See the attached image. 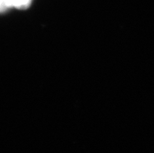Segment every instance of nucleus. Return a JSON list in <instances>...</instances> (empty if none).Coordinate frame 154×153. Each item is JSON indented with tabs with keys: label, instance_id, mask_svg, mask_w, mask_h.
<instances>
[{
	"label": "nucleus",
	"instance_id": "obj_2",
	"mask_svg": "<svg viewBox=\"0 0 154 153\" xmlns=\"http://www.w3.org/2000/svg\"><path fill=\"white\" fill-rule=\"evenodd\" d=\"M5 3H4V0H0V10L5 9Z\"/></svg>",
	"mask_w": 154,
	"mask_h": 153
},
{
	"label": "nucleus",
	"instance_id": "obj_1",
	"mask_svg": "<svg viewBox=\"0 0 154 153\" xmlns=\"http://www.w3.org/2000/svg\"><path fill=\"white\" fill-rule=\"evenodd\" d=\"M31 2V0H4L6 7H15L23 9L27 7Z\"/></svg>",
	"mask_w": 154,
	"mask_h": 153
}]
</instances>
